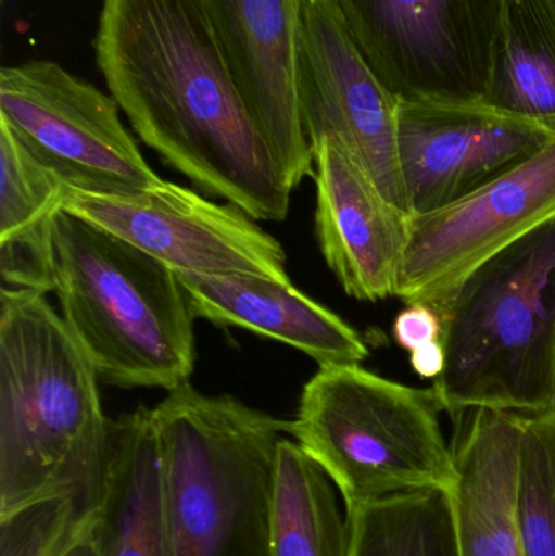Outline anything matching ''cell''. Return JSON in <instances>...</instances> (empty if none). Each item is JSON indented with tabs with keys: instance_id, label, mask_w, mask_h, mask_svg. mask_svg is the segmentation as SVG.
Segmentation results:
<instances>
[{
	"instance_id": "cell-1",
	"label": "cell",
	"mask_w": 555,
	"mask_h": 556,
	"mask_svg": "<svg viewBox=\"0 0 555 556\" xmlns=\"http://www.w3.org/2000/svg\"><path fill=\"white\" fill-rule=\"evenodd\" d=\"M93 51L134 132L166 165L254 220H286L292 189L202 0H101Z\"/></svg>"
},
{
	"instance_id": "cell-2",
	"label": "cell",
	"mask_w": 555,
	"mask_h": 556,
	"mask_svg": "<svg viewBox=\"0 0 555 556\" xmlns=\"http://www.w3.org/2000/svg\"><path fill=\"white\" fill-rule=\"evenodd\" d=\"M97 369L45 293L0 290V515L103 483L111 420Z\"/></svg>"
},
{
	"instance_id": "cell-3",
	"label": "cell",
	"mask_w": 555,
	"mask_h": 556,
	"mask_svg": "<svg viewBox=\"0 0 555 556\" xmlns=\"http://www.w3.org/2000/svg\"><path fill=\"white\" fill-rule=\"evenodd\" d=\"M52 291L104 384L166 392L191 378L194 313L178 274L123 238L59 208Z\"/></svg>"
},
{
	"instance_id": "cell-4",
	"label": "cell",
	"mask_w": 555,
	"mask_h": 556,
	"mask_svg": "<svg viewBox=\"0 0 555 556\" xmlns=\"http://www.w3.org/2000/svg\"><path fill=\"white\" fill-rule=\"evenodd\" d=\"M175 556H270L277 451L290 421L185 382L152 408Z\"/></svg>"
},
{
	"instance_id": "cell-5",
	"label": "cell",
	"mask_w": 555,
	"mask_h": 556,
	"mask_svg": "<svg viewBox=\"0 0 555 556\" xmlns=\"http://www.w3.org/2000/svg\"><path fill=\"white\" fill-rule=\"evenodd\" d=\"M439 314L445 369L432 388L453 420L554 408L555 218L469 274Z\"/></svg>"
},
{
	"instance_id": "cell-6",
	"label": "cell",
	"mask_w": 555,
	"mask_h": 556,
	"mask_svg": "<svg viewBox=\"0 0 555 556\" xmlns=\"http://www.w3.org/2000/svg\"><path fill=\"white\" fill-rule=\"evenodd\" d=\"M442 412L433 388H411L361 365L326 366L303 388L290 434L352 509L401 493L453 489L458 469Z\"/></svg>"
},
{
	"instance_id": "cell-7",
	"label": "cell",
	"mask_w": 555,
	"mask_h": 556,
	"mask_svg": "<svg viewBox=\"0 0 555 556\" xmlns=\"http://www.w3.org/2000/svg\"><path fill=\"white\" fill-rule=\"evenodd\" d=\"M398 103H481L505 0H332Z\"/></svg>"
},
{
	"instance_id": "cell-8",
	"label": "cell",
	"mask_w": 555,
	"mask_h": 556,
	"mask_svg": "<svg viewBox=\"0 0 555 556\" xmlns=\"http://www.w3.org/2000/svg\"><path fill=\"white\" fill-rule=\"evenodd\" d=\"M0 119L67 188L130 194L162 182L119 116V106L58 62L0 71Z\"/></svg>"
},
{
	"instance_id": "cell-9",
	"label": "cell",
	"mask_w": 555,
	"mask_h": 556,
	"mask_svg": "<svg viewBox=\"0 0 555 556\" xmlns=\"http://www.w3.org/2000/svg\"><path fill=\"white\" fill-rule=\"evenodd\" d=\"M62 208L162 261L178 276H260L292 283L282 244L234 204L163 181L130 194L67 188Z\"/></svg>"
},
{
	"instance_id": "cell-10",
	"label": "cell",
	"mask_w": 555,
	"mask_h": 556,
	"mask_svg": "<svg viewBox=\"0 0 555 556\" xmlns=\"http://www.w3.org/2000/svg\"><path fill=\"white\" fill-rule=\"evenodd\" d=\"M555 218V136L465 198L409 215L396 296L437 311L482 264Z\"/></svg>"
},
{
	"instance_id": "cell-11",
	"label": "cell",
	"mask_w": 555,
	"mask_h": 556,
	"mask_svg": "<svg viewBox=\"0 0 555 556\" xmlns=\"http://www.w3.org/2000/svg\"><path fill=\"white\" fill-rule=\"evenodd\" d=\"M297 98L310 146L335 139L409 214L398 156L400 103L368 67L332 0H300Z\"/></svg>"
},
{
	"instance_id": "cell-12",
	"label": "cell",
	"mask_w": 555,
	"mask_h": 556,
	"mask_svg": "<svg viewBox=\"0 0 555 556\" xmlns=\"http://www.w3.org/2000/svg\"><path fill=\"white\" fill-rule=\"evenodd\" d=\"M553 137L482 103L398 104V156L409 215L465 198Z\"/></svg>"
},
{
	"instance_id": "cell-13",
	"label": "cell",
	"mask_w": 555,
	"mask_h": 556,
	"mask_svg": "<svg viewBox=\"0 0 555 556\" xmlns=\"http://www.w3.org/2000/svg\"><path fill=\"white\" fill-rule=\"evenodd\" d=\"M244 103L289 188L315 176L297 98L300 0H202Z\"/></svg>"
},
{
	"instance_id": "cell-14",
	"label": "cell",
	"mask_w": 555,
	"mask_h": 556,
	"mask_svg": "<svg viewBox=\"0 0 555 556\" xmlns=\"http://www.w3.org/2000/svg\"><path fill=\"white\" fill-rule=\"evenodd\" d=\"M312 152L316 238L326 264L355 300L396 296L409 214L384 198L335 139H323Z\"/></svg>"
},
{
	"instance_id": "cell-15",
	"label": "cell",
	"mask_w": 555,
	"mask_h": 556,
	"mask_svg": "<svg viewBox=\"0 0 555 556\" xmlns=\"http://www.w3.org/2000/svg\"><path fill=\"white\" fill-rule=\"evenodd\" d=\"M192 313L218 327H240L305 353L319 368L361 365L357 330L292 283L260 276H178Z\"/></svg>"
},
{
	"instance_id": "cell-16",
	"label": "cell",
	"mask_w": 555,
	"mask_h": 556,
	"mask_svg": "<svg viewBox=\"0 0 555 556\" xmlns=\"http://www.w3.org/2000/svg\"><path fill=\"white\" fill-rule=\"evenodd\" d=\"M524 415L471 408L453 420L458 479L450 490L462 556H524L514 519Z\"/></svg>"
},
{
	"instance_id": "cell-17",
	"label": "cell",
	"mask_w": 555,
	"mask_h": 556,
	"mask_svg": "<svg viewBox=\"0 0 555 556\" xmlns=\"http://www.w3.org/2000/svg\"><path fill=\"white\" fill-rule=\"evenodd\" d=\"M100 556H175L163 508L162 463L152 408L111 420L100 518Z\"/></svg>"
},
{
	"instance_id": "cell-18",
	"label": "cell",
	"mask_w": 555,
	"mask_h": 556,
	"mask_svg": "<svg viewBox=\"0 0 555 556\" xmlns=\"http://www.w3.org/2000/svg\"><path fill=\"white\" fill-rule=\"evenodd\" d=\"M67 186L0 119V276L3 287L52 291L51 225Z\"/></svg>"
},
{
	"instance_id": "cell-19",
	"label": "cell",
	"mask_w": 555,
	"mask_h": 556,
	"mask_svg": "<svg viewBox=\"0 0 555 556\" xmlns=\"http://www.w3.org/2000/svg\"><path fill=\"white\" fill-rule=\"evenodd\" d=\"M481 103L555 136V0H505Z\"/></svg>"
},
{
	"instance_id": "cell-20",
	"label": "cell",
	"mask_w": 555,
	"mask_h": 556,
	"mask_svg": "<svg viewBox=\"0 0 555 556\" xmlns=\"http://www.w3.org/2000/svg\"><path fill=\"white\" fill-rule=\"evenodd\" d=\"M336 485L297 441L277 451L270 511V556H349L351 528Z\"/></svg>"
},
{
	"instance_id": "cell-21",
	"label": "cell",
	"mask_w": 555,
	"mask_h": 556,
	"mask_svg": "<svg viewBox=\"0 0 555 556\" xmlns=\"http://www.w3.org/2000/svg\"><path fill=\"white\" fill-rule=\"evenodd\" d=\"M349 556H462L450 490L401 493L345 509Z\"/></svg>"
},
{
	"instance_id": "cell-22",
	"label": "cell",
	"mask_w": 555,
	"mask_h": 556,
	"mask_svg": "<svg viewBox=\"0 0 555 556\" xmlns=\"http://www.w3.org/2000/svg\"><path fill=\"white\" fill-rule=\"evenodd\" d=\"M103 483L52 493L2 513L0 556L67 554L93 534L100 518Z\"/></svg>"
},
{
	"instance_id": "cell-23",
	"label": "cell",
	"mask_w": 555,
	"mask_h": 556,
	"mask_svg": "<svg viewBox=\"0 0 555 556\" xmlns=\"http://www.w3.org/2000/svg\"><path fill=\"white\" fill-rule=\"evenodd\" d=\"M514 519L524 556H555V407L521 414Z\"/></svg>"
},
{
	"instance_id": "cell-24",
	"label": "cell",
	"mask_w": 555,
	"mask_h": 556,
	"mask_svg": "<svg viewBox=\"0 0 555 556\" xmlns=\"http://www.w3.org/2000/svg\"><path fill=\"white\" fill-rule=\"evenodd\" d=\"M443 324L439 311L429 304H407L393 324V337L401 349L413 353L420 346L442 342Z\"/></svg>"
},
{
	"instance_id": "cell-25",
	"label": "cell",
	"mask_w": 555,
	"mask_h": 556,
	"mask_svg": "<svg viewBox=\"0 0 555 556\" xmlns=\"http://www.w3.org/2000/svg\"><path fill=\"white\" fill-rule=\"evenodd\" d=\"M411 366L420 378L436 381L445 369V349L442 342L429 343L411 353Z\"/></svg>"
},
{
	"instance_id": "cell-26",
	"label": "cell",
	"mask_w": 555,
	"mask_h": 556,
	"mask_svg": "<svg viewBox=\"0 0 555 556\" xmlns=\"http://www.w3.org/2000/svg\"><path fill=\"white\" fill-rule=\"evenodd\" d=\"M64 556H100L97 541H94V531L93 534L88 535L87 539H84L80 544L71 548V551H68Z\"/></svg>"
}]
</instances>
